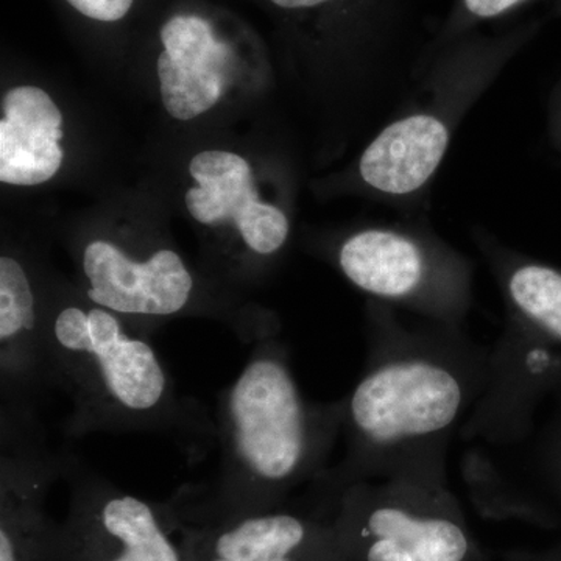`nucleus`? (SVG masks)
Listing matches in <instances>:
<instances>
[{
	"label": "nucleus",
	"mask_w": 561,
	"mask_h": 561,
	"mask_svg": "<svg viewBox=\"0 0 561 561\" xmlns=\"http://www.w3.org/2000/svg\"><path fill=\"white\" fill-rule=\"evenodd\" d=\"M69 508L61 527L62 561H184L168 504L128 493L62 448Z\"/></svg>",
	"instance_id": "39448f33"
},
{
	"label": "nucleus",
	"mask_w": 561,
	"mask_h": 561,
	"mask_svg": "<svg viewBox=\"0 0 561 561\" xmlns=\"http://www.w3.org/2000/svg\"><path fill=\"white\" fill-rule=\"evenodd\" d=\"M214 420L219 471L165 501L175 524L227 522L289 504L294 491L330 468L343 400H308L289 348L273 335L254 343L238 378L220 391Z\"/></svg>",
	"instance_id": "f03ea898"
},
{
	"label": "nucleus",
	"mask_w": 561,
	"mask_h": 561,
	"mask_svg": "<svg viewBox=\"0 0 561 561\" xmlns=\"http://www.w3.org/2000/svg\"><path fill=\"white\" fill-rule=\"evenodd\" d=\"M190 172L198 186L186 194V206L198 224L232 220L245 249L256 257L278 253L289 238V220L276 206L262 203L247 160L225 150L192 158Z\"/></svg>",
	"instance_id": "9d476101"
},
{
	"label": "nucleus",
	"mask_w": 561,
	"mask_h": 561,
	"mask_svg": "<svg viewBox=\"0 0 561 561\" xmlns=\"http://www.w3.org/2000/svg\"><path fill=\"white\" fill-rule=\"evenodd\" d=\"M175 526L184 561H342L331 516L300 501L227 522Z\"/></svg>",
	"instance_id": "6e6552de"
},
{
	"label": "nucleus",
	"mask_w": 561,
	"mask_h": 561,
	"mask_svg": "<svg viewBox=\"0 0 561 561\" xmlns=\"http://www.w3.org/2000/svg\"><path fill=\"white\" fill-rule=\"evenodd\" d=\"M342 561H490L448 479H373L331 502Z\"/></svg>",
	"instance_id": "20e7f679"
},
{
	"label": "nucleus",
	"mask_w": 561,
	"mask_h": 561,
	"mask_svg": "<svg viewBox=\"0 0 561 561\" xmlns=\"http://www.w3.org/2000/svg\"><path fill=\"white\" fill-rule=\"evenodd\" d=\"M489 381L490 348L445 332H376L359 381L342 398L345 456L301 501L324 515L356 482L448 479L449 445Z\"/></svg>",
	"instance_id": "f257e3e1"
},
{
	"label": "nucleus",
	"mask_w": 561,
	"mask_h": 561,
	"mask_svg": "<svg viewBox=\"0 0 561 561\" xmlns=\"http://www.w3.org/2000/svg\"><path fill=\"white\" fill-rule=\"evenodd\" d=\"M502 561H530L529 559H526L524 556H518V553H511L508 552L507 556L504 557V560Z\"/></svg>",
	"instance_id": "f3484780"
},
{
	"label": "nucleus",
	"mask_w": 561,
	"mask_h": 561,
	"mask_svg": "<svg viewBox=\"0 0 561 561\" xmlns=\"http://www.w3.org/2000/svg\"><path fill=\"white\" fill-rule=\"evenodd\" d=\"M518 2L522 0H465L468 10L481 18L497 16L502 11L511 9Z\"/></svg>",
	"instance_id": "dca6fc26"
},
{
	"label": "nucleus",
	"mask_w": 561,
	"mask_h": 561,
	"mask_svg": "<svg viewBox=\"0 0 561 561\" xmlns=\"http://www.w3.org/2000/svg\"><path fill=\"white\" fill-rule=\"evenodd\" d=\"M158 41L157 76L165 111L173 119L191 121L213 108L241 65L238 43L201 10L173 11L158 28Z\"/></svg>",
	"instance_id": "1a4fd4ad"
},
{
	"label": "nucleus",
	"mask_w": 561,
	"mask_h": 561,
	"mask_svg": "<svg viewBox=\"0 0 561 561\" xmlns=\"http://www.w3.org/2000/svg\"><path fill=\"white\" fill-rule=\"evenodd\" d=\"M0 121V180L14 186L46 183L60 171L65 151L61 111L47 92L18 87L7 92Z\"/></svg>",
	"instance_id": "9b49d317"
},
{
	"label": "nucleus",
	"mask_w": 561,
	"mask_h": 561,
	"mask_svg": "<svg viewBox=\"0 0 561 561\" xmlns=\"http://www.w3.org/2000/svg\"><path fill=\"white\" fill-rule=\"evenodd\" d=\"M46 359L51 387L72 401L62 423L66 437L95 432L162 435L191 463L217 445L208 408L180 393L149 337L102 306L66 301L47 311Z\"/></svg>",
	"instance_id": "7ed1b4c3"
},
{
	"label": "nucleus",
	"mask_w": 561,
	"mask_h": 561,
	"mask_svg": "<svg viewBox=\"0 0 561 561\" xmlns=\"http://www.w3.org/2000/svg\"><path fill=\"white\" fill-rule=\"evenodd\" d=\"M448 146V131L431 116H412L390 125L365 150L360 175L375 190L409 194L420 190Z\"/></svg>",
	"instance_id": "f8f14e48"
},
{
	"label": "nucleus",
	"mask_w": 561,
	"mask_h": 561,
	"mask_svg": "<svg viewBox=\"0 0 561 561\" xmlns=\"http://www.w3.org/2000/svg\"><path fill=\"white\" fill-rule=\"evenodd\" d=\"M80 262L87 298L144 337L164 320L197 311V278L169 247L135 257L117 243L94 239L81 250Z\"/></svg>",
	"instance_id": "0eeeda50"
},
{
	"label": "nucleus",
	"mask_w": 561,
	"mask_h": 561,
	"mask_svg": "<svg viewBox=\"0 0 561 561\" xmlns=\"http://www.w3.org/2000/svg\"><path fill=\"white\" fill-rule=\"evenodd\" d=\"M507 290L519 316L561 342V273L542 265H523L512 273Z\"/></svg>",
	"instance_id": "4468645a"
},
{
	"label": "nucleus",
	"mask_w": 561,
	"mask_h": 561,
	"mask_svg": "<svg viewBox=\"0 0 561 561\" xmlns=\"http://www.w3.org/2000/svg\"><path fill=\"white\" fill-rule=\"evenodd\" d=\"M339 267L360 290L383 300H413L426 289L430 262L411 239L389 231H362L339 250Z\"/></svg>",
	"instance_id": "ddd939ff"
},
{
	"label": "nucleus",
	"mask_w": 561,
	"mask_h": 561,
	"mask_svg": "<svg viewBox=\"0 0 561 561\" xmlns=\"http://www.w3.org/2000/svg\"><path fill=\"white\" fill-rule=\"evenodd\" d=\"M62 2L81 20L110 27L127 20L138 0H62Z\"/></svg>",
	"instance_id": "2eb2a0df"
},
{
	"label": "nucleus",
	"mask_w": 561,
	"mask_h": 561,
	"mask_svg": "<svg viewBox=\"0 0 561 561\" xmlns=\"http://www.w3.org/2000/svg\"><path fill=\"white\" fill-rule=\"evenodd\" d=\"M62 481L38 409L0 408V561H62L61 527L47 513Z\"/></svg>",
	"instance_id": "423d86ee"
}]
</instances>
